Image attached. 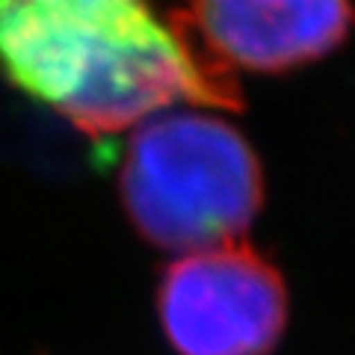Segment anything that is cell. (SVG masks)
Returning a JSON list of instances; mask_svg holds the SVG:
<instances>
[{
    "label": "cell",
    "mask_w": 355,
    "mask_h": 355,
    "mask_svg": "<svg viewBox=\"0 0 355 355\" xmlns=\"http://www.w3.org/2000/svg\"><path fill=\"white\" fill-rule=\"evenodd\" d=\"M0 77L89 137L181 98L243 107L237 74L205 60L148 0H0Z\"/></svg>",
    "instance_id": "cell-1"
},
{
    "label": "cell",
    "mask_w": 355,
    "mask_h": 355,
    "mask_svg": "<svg viewBox=\"0 0 355 355\" xmlns=\"http://www.w3.org/2000/svg\"><path fill=\"white\" fill-rule=\"evenodd\" d=\"M175 30L231 74H284L329 57L355 30V0H184Z\"/></svg>",
    "instance_id": "cell-4"
},
{
    "label": "cell",
    "mask_w": 355,
    "mask_h": 355,
    "mask_svg": "<svg viewBox=\"0 0 355 355\" xmlns=\"http://www.w3.org/2000/svg\"><path fill=\"white\" fill-rule=\"evenodd\" d=\"M119 190L142 237L190 254L246 234L263 205V169L228 121L169 113L130 137Z\"/></svg>",
    "instance_id": "cell-2"
},
{
    "label": "cell",
    "mask_w": 355,
    "mask_h": 355,
    "mask_svg": "<svg viewBox=\"0 0 355 355\" xmlns=\"http://www.w3.org/2000/svg\"><path fill=\"white\" fill-rule=\"evenodd\" d=\"M157 314L178 355H270L287 326V287L263 254L234 240L166 266Z\"/></svg>",
    "instance_id": "cell-3"
}]
</instances>
